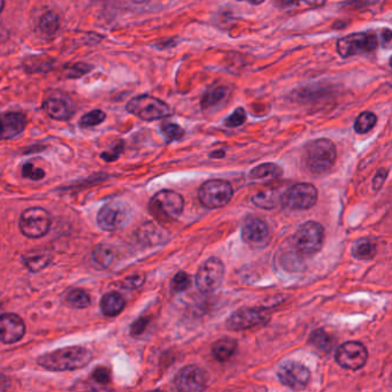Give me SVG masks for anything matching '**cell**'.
I'll return each instance as SVG.
<instances>
[{
	"mask_svg": "<svg viewBox=\"0 0 392 392\" xmlns=\"http://www.w3.org/2000/svg\"><path fill=\"white\" fill-rule=\"evenodd\" d=\"M91 359L93 354L86 347L69 346L44 354L37 363L47 371H68L86 367Z\"/></svg>",
	"mask_w": 392,
	"mask_h": 392,
	"instance_id": "obj_1",
	"label": "cell"
},
{
	"mask_svg": "<svg viewBox=\"0 0 392 392\" xmlns=\"http://www.w3.org/2000/svg\"><path fill=\"white\" fill-rule=\"evenodd\" d=\"M335 160L336 147L330 139H315L305 149V162L313 174L328 171L335 164Z\"/></svg>",
	"mask_w": 392,
	"mask_h": 392,
	"instance_id": "obj_2",
	"label": "cell"
},
{
	"mask_svg": "<svg viewBox=\"0 0 392 392\" xmlns=\"http://www.w3.org/2000/svg\"><path fill=\"white\" fill-rule=\"evenodd\" d=\"M149 207L152 215L159 221H174L182 214L184 199L171 190H162L152 197Z\"/></svg>",
	"mask_w": 392,
	"mask_h": 392,
	"instance_id": "obj_3",
	"label": "cell"
},
{
	"mask_svg": "<svg viewBox=\"0 0 392 392\" xmlns=\"http://www.w3.org/2000/svg\"><path fill=\"white\" fill-rule=\"evenodd\" d=\"M127 111L144 121H154L171 114V107L167 103L149 95L132 98L127 105Z\"/></svg>",
	"mask_w": 392,
	"mask_h": 392,
	"instance_id": "obj_4",
	"label": "cell"
},
{
	"mask_svg": "<svg viewBox=\"0 0 392 392\" xmlns=\"http://www.w3.org/2000/svg\"><path fill=\"white\" fill-rule=\"evenodd\" d=\"M323 236V228L317 222L308 221L304 223L295 235L297 251L304 257H312L321 249Z\"/></svg>",
	"mask_w": 392,
	"mask_h": 392,
	"instance_id": "obj_5",
	"label": "cell"
},
{
	"mask_svg": "<svg viewBox=\"0 0 392 392\" xmlns=\"http://www.w3.org/2000/svg\"><path fill=\"white\" fill-rule=\"evenodd\" d=\"M51 215L40 207L28 208L20 218V230L29 238H40L47 235L51 227Z\"/></svg>",
	"mask_w": 392,
	"mask_h": 392,
	"instance_id": "obj_6",
	"label": "cell"
},
{
	"mask_svg": "<svg viewBox=\"0 0 392 392\" xmlns=\"http://www.w3.org/2000/svg\"><path fill=\"white\" fill-rule=\"evenodd\" d=\"M234 190L230 183L222 180H210L200 186V203L207 208H220L232 200Z\"/></svg>",
	"mask_w": 392,
	"mask_h": 392,
	"instance_id": "obj_7",
	"label": "cell"
},
{
	"mask_svg": "<svg viewBox=\"0 0 392 392\" xmlns=\"http://www.w3.org/2000/svg\"><path fill=\"white\" fill-rule=\"evenodd\" d=\"M378 37L373 32H358L343 37L337 42V52L342 57L369 53L378 47Z\"/></svg>",
	"mask_w": 392,
	"mask_h": 392,
	"instance_id": "obj_8",
	"label": "cell"
},
{
	"mask_svg": "<svg viewBox=\"0 0 392 392\" xmlns=\"http://www.w3.org/2000/svg\"><path fill=\"white\" fill-rule=\"evenodd\" d=\"M317 191L315 186L308 183L295 184L282 193L283 206L293 210H305L317 204Z\"/></svg>",
	"mask_w": 392,
	"mask_h": 392,
	"instance_id": "obj_9",
	"label": "cell"
},
{
	"mask_svg": "<svg viewBox=\"0 0 392 392\" xmlns=\"http://www.w3.org/2000/svg\"><path fill=\"white\" fill-rule=\"evenodd\" d=\"M130 221L128 207L121 201H111L101 207L97 215V222L100 228L106 232H114L123 228Z\"/></svg>",
	"mask_w": 392,
	"mask_h": 392,
	"instance_id": "obj_10",
	"label": "cell"
},
{
	"mask_svg": "<svg viewBox=\"0 0 392 392\" xmlns=\"http://www.w3.org/2000/svg\"><path fill=\"white\" fill-rule=\"evenodd\" d=\"M225 276V266L218 258H210L205 261L196 275L198 289L203 293H213L221 285Z\"/></svg>",
	"mask_w": 392,
	"mask_h": 392,
	"instance_id": "obj_11",
	"label": "cell"
},
{
	"mask_svg": "<svg viewBox=\"0 0 392 392\" xmlns=\"http://www.w3.org/2000/svg\"><path fill=\"white\" fill-rule=\"evenodd\" d=\"M367 358V350L359 342L344 343L336 352V361L339 366L350 371H356L364 367Z\"/></svg>",
	"mask_w": 392,
	"mask_h": 392,
	"instance_id": "obj_12",
	"label": "cell"
},
{
	"mask_svg": "<svg viewBox=\"0 0 392 392\" xmlns=\"http://www.w3.org/2000/svg\"><path fill=\"white\" fill-rule=\"evenodd\" d=\"M268 321H269V314L266 310L260 308H242L229 317L227 327L230 330L239 332L258 326L266 325Z\"/></svg>",
	"mask_w": 392,
	"mask_h": 392,
	"instance_id": "obj_13",
	"label": "cell"
},
{
	"mask_svg": "<svg viewBox=\"0 0 392 392\" xmlns=\"http://www.w3.org/2000/svg\"><path fill=\"white\" fill-rule=\"evenodd\" d=\"M175 387L183 392H198L206 388L207 374L203 368L190 365L178 371L174 378Z\"/></svg>",
	"mask_w": 392,
	"mask_h": 392,
	"instance_id": "obj_14",
	"label": "cell"
},
{
	"mask_svg": "<svg viewBox=\"0 0 392 392\" xmlns=\"http://www.w3.org/2000/svg\"><path fill=\"white\" fill-rule=\"evenodd\" d=\"M278 376L282 384L300 390L308 384L310 375L308 368L303 364L297 361H286L278 369Z\"/></svg>",
	"mask_w": 392,
	"mask_h": 392,
	"instance_id": "obj_15",
	"label": "cell"
},
{
	"mask_svg": "<svg viewBox=\"0 0 392 392\" xmlns=\"http://www.w3.org/2000/svg\"><path fill=\"white\" fill-rule=\"evenodd\" d=\"M242 235L249 245L259 247L267 244L269 230L267 225L260 218L249 215L243 222Z\"/></svg>",
	"mask_w": 392,
	"mask_h": 392,
	"instance_id": "obj_16",
	"label": "cell"
},
{
	"mask_svg": "<svg viewBox=\"0 0 392 392\" xmlns=\"http://www.w3.org/2000/svg\"><path fill=\"white\" fill-rule=\"evenodd\" d=\"M44 111L50 118L58 121H66L74 114L75 107L67 96L62 93H53L44 101Z\"/></svg>",
	"mask_w": 392,
	"mask_h": 392,
	"instance_id": "obj_17",
	"label": "cell"
},
{
	"mask_svg": "<svg viewBox=\"0 0 392 392\" xmlns=\"http://www.w3.org/2000/svg\"><path fill=\"white\" fill-rule=\"evenodd\" d=\"M25 326L21 317L15 314L0 315V342L13 344L25 336Z\"/></svg>",
	"mask_w": 392,
	"mask_h": 392,
	"instance_id": "obj_18",
	"label": "cell"
},
{
	"mask_svg": "<svg viewBox=\"0 0 392 392\" xmlns=\"http://www.w3.org/2000/svg\"><path fill=\"white\" fill-rule=\"evenodd\" d=\"M25 115L20 112H8L0 114V140L14 138L25 130Z\"/></svg>",
	"mask_w": 392,
	"mask_h": 392,
	"instance_id": "obj_19",
	"label": "cell"
},
{
	"mask_svg": "<svg viewBox=\"0 0 392 392\" xmlns=\"http://www.w3.org/2000/svg\"><path fill=\"white\" fill-rule=\"evenodd\" d=\"M282 176V169L278 164H260L254 168L249 173V178L254 181H261V182H271L275 181Z\"/></svg>",
	"mask_w": 392,
	"mask_h": 392,
	"instance_id": "obj_20",
	"label": "cell"
},
{
	"mask_svg": "<svg viewBox=\"0 0 392 392\" xmlns=\"http://www.w3.org/2000/svg\"><path fill=\"white\" fill-rule=\"evenodd\" d=\"M100 306L106 317H115L125 308V298L118 293H106L101 299Z\"/></svg>",
	"mask_w": 392,
	"mask_h": 392,
	"instance_id": "obj_21",
	"label": "cell"
},
{
	"mask_svg": "<svg viewBox=\"0 0 392 392\" xmlns=\"http://www.w3.org/2000/svg\"><path fill=\"white\" fill-rule=\"evenodd\" d=\"M237 350V343L232 339H222L214 344L212 352L217 360L225 363L232 359Z\"/></svg>",
	"mask_w": 392,
	"mask_h": 392,
	"instance_id": "obj_22",
	"label": "cell"
},
{
	"mask_svg": "<svg viewBox=\"0 0 392 392\" xmlns=\"http://www.w3.org/2000/svg\"><path fill=\"white\" fill-rule=\"evenodd\" d=\"M282 193L278 189H268L254 196V204L261 208L271 210L281 203Z\"/></svg>",
	"mask_w": 392,
	"mask_h": 392,
	"instance_id": "obj_23",
	"label": "cell"
},
{
	"mask_svg": "<svg viewBox=\"0 0 392 392\" xmlns=\"http://www.w3.org/2000/svg\"><path fill=\"white\" fill-rule=\"evenodd\" d=\"M228 97V90L225 86H218L214 89L210 90L205 93L203 100H201V106L204 110H210L215 107H221L225 103Z\"/></svg>",
	"mask_w": 392,
	"mask_h": 392,
	"instance_id": "obj_24",
	"label": "cell"
},
{
	"mask_svg": "<svg viewBox=\"0 0 392 392\" xmlns=\"http://www.w3.org/2000/svg\"><path fill=\"white\" fill-rule=\"evenodd\" d=\"M376 254V247L371 239L360 238L353 243L352 254L359 260L373 259Z\"/></svg>",
	"mask_w": 392,
	"mask_h": 392,
	"instance_id": "obj_25",
	"label": "cell"
},
{
	"mask_svg": "<svg viewBox=\"0 0 392 392\" xmlns=\"http://www.w3.org/2000/svg\"><path fill=\"white\" fill-rule=\"evenodd\" d=\"M115 254L111 247L106 245H97L93 249V260L99 268H107L114 261Z\"/></svg>",
	"mask_w": 392,
	"mask_h": 392,
	"instance_id": "obj_26",
	"label": "cell"
},
{
	"mask_svg": "<svg viewBox=\"0 0 392 392\" xmlns=\"http://www.w3.org/2000/svg\"><path fill=\"white\" fill-rule=\"evenodd\" d=\"M51 257L47 254H28L23 258L25 267L29 271H40L50 264Z\"/></svg>",
	"mask_w": 392,
	"mask_h": 392,
	"instance_id": "obj_27",
	"label": "cell"
},
{
	"mask_svg": "<svg viewBox=\"0 0 392 392\" xmlns=\"http://www.w3.org/2000/svg\"><path fill=\"white\" fill-rule=\"evenodd\" d=\"M60 25V20L59 15L56 12H47L45 14L42 15L40 20V32H43L45 35H53L57 32Z\"/></svg>",
	"mask_w": 392,
	"mask_h": 392,
	"instance_id": "obj_28",
	"label": "cell"
},
{
	"mask_svg": "<svg viewBox=\"0 0 392 392\" xmlns=\"http://www.w3.org/2000/svg\"><path fill=\"white\" fill-rule=\"evenodd\" d=\"M66 303L69 306L75 307V308H86L91 303V300H90L89 295L86 291L75 289L68 293L67 297H66Z\"/></svg>",
	"mask_w": 392,
	"mask_h": 392,
	"instance_id": "obj_29",
	"label": "cell"
},
{
	"mask_svg": "<svg viewBox=\"0 0 392 392\" xmlns=\"http://www.w3.org/2000/svg\"><path fill=\"white\" fill-rule=\"evenodd\" d=\"M310 342L313 344L314 346H317V349L323 350V351H330L334 346V339L332 336L327 334L325 330L322 329H319L317 332H314L310 336Z\"/></svg>",
	"mask_w": 392,
	"mask_h": 392,
	"instance_id": "obj_30",
	"label": "cell"
},
{
	"mask_svg": "<svg viewBox=\"0 0 392 392\" xmlns=\"http://www.w3.org/2000/svg\"><path fill=\"white\" fill-rule=\"evenodd\" d=\"M375 125H376V115L371 112H364L356 119L354 130L358 134H366L374 128Z\"/></svg>",
	"mask_w": 392,
	"mask_h": 392,
	"instance_id": "obj_31",
	"label": "cell"
},
{
	"mask_svg": "<svg viewBox=\"0 0 392 392\" xmlns=\"http://www.w3.org/2000/svg\"><path fill=\"white\" fill-rule=\"evenodd\" d=\"M105 119H106L105 112L100 111V110H95V111L89 112L88 114L82 117L81 121H79V125L82 128H93V127H96V125L103 123Z\"/></svg>",
	"mask_w": 392,
	"mask_h": 392,
	"instance_id": "obj_32",
	"label": "cell"
},
{
	"mask_svg": "<svg viewBox=\"0 0 392 392\" xmlns=\"http://www.w3.org/2000/svg\"><path fill=\"white\" fill-rule=\"evenodd\" d=\"M91 71H93V66L83 64V62H77V64H73V66H69L64 73H66V77H68V79H79V77H82L83 75H86Z\"/></svg>",
	"mask_w": 392,
	"mask_h": 392,
	"instance_id": "obj_33",
	"label": "cell"
},
{
	"mask_svg": "<svg viewBox=\"0 0 392 392\" xmlns=\"http://www.w3.org/2000/svg\"><path fill=\"white\" fill-rule=\"evenodd\" d=\"M190 285H191V278L184 271L177 273L171 281V289L174 290L175 293H182L188 289Z\"/></svg>",
	"mask_w": 392,
	"mask_h": 392,
	"instance_id": "obj_34",
	"label": "cell"
},
{
	"mask_svg": "<svg viewBox=\"0 0 392 392\" xmlns=\"http://www.w3.org/2000/svg\"><path fill=\"white\" fill-rule=\"evenodd\" d=\"M161 132L169 140L181 139L184 135V130L180 125H174V123H167V125H162Z\"/></svg>",
	"mask_w": 392,
	"mask_h": 392,
	"instance_id": "obj_35",
	"label": "cell"
},
{
	"mask_svg": "<svg viewBox=\"0 0 392 392\" xmlns=\"http://www.w3.org/2000/svg\"><path fill=\"white\" fill-rule=\"evenodd\" d=\"M246 120V113L243 108H237L234 111L232 115H229L228 118L225 120V125L230 128H235L242 125Z\"/></svg>",
	"mask_w": 392,
	"mask_h": 392,
	"instance_id": "obj_36",
	"label": "cell"
},
{
	"mask_svg": "<svg viewBox=\"0 0 392 392\" xmlns=\"http://www.w3.org/2000/svg\"><path fill=\"white\" fill-rule=\"evenodd\" d=\"M22 174L27 178H30V180H34V181H40L42 178L45 176V173H44L43 169L40 168L35 167L32 162H28L25 164L22 168Z\"/></svg>",
	"mask_w": 392,
	"mask_h": 392,
	"instance_id": "obj_37",
	"label": "cell"
},
{
	"mask_svg": "<svg viewBox=\"0 0 392 392\" xmlns=\"http://www.w3.org/2000/svg\"><path fill=\"white\" fill-rule=\"evenodd\" d=\"M93 378L97 383H99V384H107V383L110 382V380H111L110 371L105 367L96 368L93 373Z\"/></svg>",
	"mask_w": 392,
	"mask_h": 392,
	"instance_id": "obj_38",
	"label": "cell"
},
{
	"mask_svg": "<svg viewBox=\"0 0 392 392\" xmlns=\"http://www.w3.org/2000/svg\"><path fill=\"white\" fill-rule=\"evenodd\" d=\"M122 151H123V142H119L114 147H113V150L108 151V152H103L101 154V158H103V160L105 161H114L118 159L119 156L121 154Z\"/></svg>",
	"mask_w": 392,
	"mask_h": 392,
	"instance_id": "obj_39",
	"label": "cell"
},
{
	"mask_svg": "<svg viewBox=\"0 0 392 392\" xmlns=\"http://www.w3.org/2000/svg\"><path fill=\"white\" fill-rule=\"evenodd\" d=\"M143 283H144V276L135 275V276L127 278L125 283H123V286L128 288V289H137V288H139Z\"/></svg>",
	"mask_w": 392,
	"mask_h": 392,
	"instance_id": "obj_40",
	"label": "cell"
},
{
	"mask_svg": "<svg viewBox=\"0 0 392 392\" xmlns=\"http://www.w3.org/2000/svg\"><path fill=\"white\" fill-rule=\"evenodd\" d=\"M147 322H149V320H147V317H140V319L136 321L132 327V335H140V334L145 330V328H147Z\"/></svg>",
	"mask_w": 392,
	"mask_h": 392,
	"instance_id": "obj_41",
	"label": "cell"
},
{
	"mask_svg": "<svg viewBox=\"0 0 392 392\" xmlns=\"http://www.w3.org/2000/svg\"><path fill=\"white\" fill-rule=\"evenodd\" d=\"M385 176H387V171H380L374 178V188L376 190L381 188L382 184L384 182Z\"/></svg>",
	"mask_w": 392,
	"mask_h": 392,
	"instance_id": "obj_42",
	"label": "cell"
},
{
	"mask_svg": "<svg viewBox=\"0 0 392 392\" xmlns=\"http://www.w3.org/2000/svg\"><path fill=\"white\" fill-rule=\"evenodd\" d=\"M299 1L300 0H275V4L280 8H290V6L298 4Z\"/></svg>",
	"mask_w": 392,
	"mask_h": 392,
	"instance_id": "obj_43",
	"label": "cell"
},
{
	"mask_svg": "<svg viewBox=\"0 0 392 392\" xmlns=\"http://www.w3.org/2000/svg\"><path fill=\"white\" fill-rule=\"evenodd\" d=\"M305 3L310 6H321L326 3V0H305Z\"/></svg>",
	"mask_w": 392,
	"mask_h": 392,
	"instance_id": "obj_44",
	"label": "cell"
},
{
	"mask_svg": "<svg viewBox=\"0 0 392 392\" xmlns=\"http://www.w3.org/2000/svg\"><path fill=\"white\" fill-rule=\"evenodd\" d=\"M252 5H260L264 3L265 0H247Z\"/></svg>",
	"mask_w": 392,
	"mask_h": 392,
	"instance_id": "obj_45",
	"label": "cell"
},
{
	"mask_svg": "<svg viewBox=\"0 0 392 392\" xmlns=\"http://www.w3.org/2000/svg\"><path fill=\"white\" fill-rule=\"evenodd\" d=\"M4 0H0V14H1V12L4 10Z\"/></svg>",
	"mask_w": 392,
	"mask_h": 392,
	"instance_id": "obj_46",
	"label": "cell"
}]
</instances>
